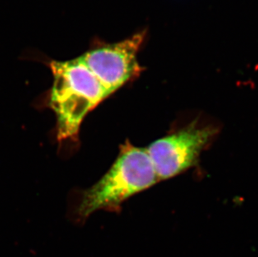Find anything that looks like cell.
Listing matches in <instances>:
<instances>
[{
  "label": "cell",
  "mask_w": 258,
  "mask_h": 257,
  "mask_svg": "<svg viewBox=\"0 0 258 257\" xmlns=\"http://www.w3.org/2000/svg\"><path fill=\"white\" fill-rule=\"evenodd\" d=\"M47 63L54 78L47 104L56 115L57 139L78 141L84 119L110 95L80 56Z\"/></svg>",
  "instance_id": "6da1fadb"
},
{
  "label": "cell",
  "mask_w": 258,
  "mask_h": 257,
  "mask_svg": "<svg viewBox=\"0 0 258 257\" xmlns=\"http://www.w3.org/2000/svg\"><path fill=\"white\" fill-rule=\"evenodd\" d=\"M159 179L145 149L127 141L105 175L94 185L82 191L77 214L86 219L95 211H118L130 197L148 189Z\"/></svg>",
  "instance_id": "7a4b0ae2"
},
{
  "label": "cell",
  "mask_w": 258,
  "mask_h": 257,
  "mask_svg": "<svg viewBox=\"0 0 258 257\" xmlns=\"http://www.w3.org/2000/svg\"><path fill=\"white\" fill-rule=\"evenodd\" d=\"M144 38L142 32L123 41L98 43L80 57L111 95L142 72L137 55Z\"/></svg>",
  "instance_id": "3957f363"
},
{
  "label": "cell",
  "mask_w": 258,
  "mask_h": 257,
  "mask_svg": "<svg viewBox=\"0 0 258 257\" xmlns=\"http://www.w3.org/2000/svg\"><path fill=\"white\" fill-rule=\"evenodd\" d=\"M214 134L212 127L191 124L151 144L146 152L159 180L174 177L194 166Z\"/></svg>",
  "instance_id": "277c9868"
}]
</instances>
